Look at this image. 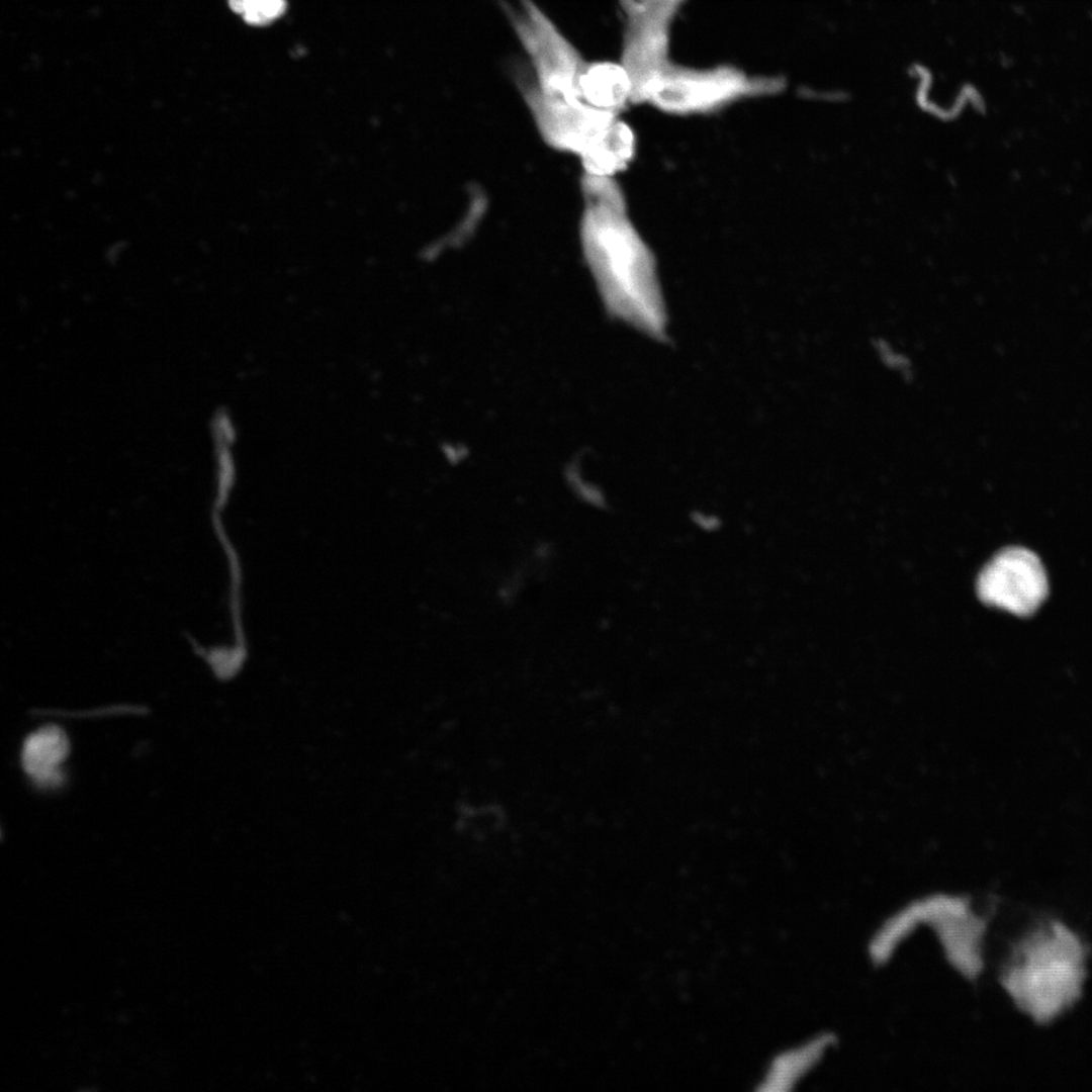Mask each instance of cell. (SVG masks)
Masks as SVG:
<instances>
[{"instance_id":"obj_1","label":"cell","mask_w":1092,"mask_h":1092,"mask_svg":"<svg viewBox=\"0 0 1092 1092\" xmlns=\"http://www.w3.org/2000/svg\"><path fill=\"white\" fill-rule=\"evenodd\" d=\"M583 192L581 244L607 310L662 339L667 314L656 259L629 218L620 186L612 177L586 174Z\"/></svg>"},{"instance_id":"obj_2","label":"cell","mask_w":1092,"mask_h":1092,"mask_svg":"<svg viewBox=\"0 0 1092 1092\" xmlns=\"http://www.w3.org/2000/svg\"><path fill=\"white\" fill-rule=\"evenodd\" d=\"M1085 954L1073 931L1060 922L1051 923L1017 943L1003 985L1021 1010L1044 1023L1079 998Z\"/></svg>"},{"instance_id":"obj_3","label":"cell","mask_w":1092,"mask_h":1092,"mask_svg":"<svg viewBox=\"0 0 1092 1092\" xmlns=\"http://www.w3.org/2000/svg\"><path fill=\"white\" fill-rule=\"evenodd\" d=\"M1046 592L1048 580L1040 561L1022 548H1009L997 554L978 579L982 601L1016 615L1031 614Z\"/></svg>"},{"instance_id":"obj_4","label":"cell","mask_w":1092,"mask_h":1092,"mask_svg":"<svg viewBox=\"0 0 1092 1092\" xmlns=\"http://www.w3.org/2000/svg\"><path fill=\"white\" fill-rule=\"evenodd\" d=\"M529 103L544 139L553 147L581 155L616 119V114L596 109L578 98H566L532 90Z\"/></svg>"},{"instance_id":"obj_5","label":"cell","mask_w":1092,"mask_h":1092,"mask_svg":"<svg viewBox=\"0 0 1092 1092\" xmlns=\"http://www.w3.org/2000/svg\"><path fill=\"white\" fill-rule=\"evenodd\" d=\"M634 81L618 64L584 63L576 79L577 97L603 111L617 113L633 98Z\"/></svg>"},{"instance_id":"obj_6","label":"cell","mask_w":1092,"mask_h":1092,"mask_svg":"<svg viewBox=\"0 0 1092 1092\" xmlns=\"http://www.w3.org/2000/svg\"><path fill=\"white\" fill-rule=\"evenodd\" d=\"M69 749V740L60 726L43 725L25 738L21 750L22 766L37 784L57 785L62 781L59 764Z\"/></svg>"},{"instance_id":"obj_7","label":"cell","mask_w":1092,"mask_h":1092,"mask_svg":"<svg viewBox=\"0 0 1092 1092\" xmlns=\"http://www.w3.org/2000/svg\"><path fill=\"white\" fill-rule=\"evenodd\" d=\"M635 146L632 129L616 118L604 134L580 155L586 174L612 177L631 162Z\"/></svg>"},{"instance_id":"obj_8","label":"cell","mask_w":1092,"mask_h":1092,"mask_svg":"<svg viewBox=\"0 0 1092 1092\" xmlns=\"http://www.w3.org/2000/svg\"><path fill=\"white\" fill-rule=\"evenodd\" d=\"M233 11L251 25H267L283 15L285 0H228Z\"/></svg>"}]
</instances>
